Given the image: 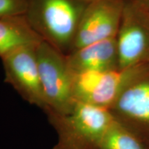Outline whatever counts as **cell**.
Instances as JSON below:
<instances>
[{"instance_id":"cell-3","label":"cell","mask_w":149,"mask_h":149,"mask_svg":"<svg viewBox=\"0 0 149 149\" xmlns=\"http://www.w3.org/2000/svg\"><path fill=\"white\" fill-rule=\"evenodd\" d=\"M37 57L46 104L44 111L68 114L76 101L74 74L67 63L66 55L43 40L37 46Z\"/></svg>"},{"instance_id":"cell-8","label":"cell","mask_w":149,"mask_h":149,"mask_svg":"<svg viewBox=\"0 0 149 149\" xmlns=\"http://www.w3.org/2000/svg\"><path fill=\"white\" fill-rule=\"evenodd\" d=\"M148 73L130 84L110 109L115 120L149 141Z\"/></svg>"},{"instance_id":"cell-14","label":"cell","mask_w":149,"mask_h":149,"mask_svg":"<svg viewBox=\"0 0 149 149\" xmlns=\"http://www.w3.org/2000/svg\"><path fill=\"white\" fill-rule=\"evenodd\" d=\"M81 1H84V2H86V3H90V2H92V1H95V0H81Z\"/></svg>"},{"instance_id":"cell-1","label":"cell","mask_w":149,"mask_h":149,"mask_svg":"<svg viewBox=\"0 0 149 149\" xmlns=\"http://www.w3.org/2000/svg\"><path fill=\"white\" fill-rule=\"evenodd\" d=\"M87 4L81 0H27L24 15L43 40L67 55Z\"/></svg>"},{"instance_id":"cell-4","label":"cell","mask_w":149,"mask_h":149,"mask_svg":"<svg viewBox=\"0 0 149 149\" xmlns=\"http://www.w3.org/2000/svg\"><path fill=\"white\" fill-rule=\"evenodd\" d=\"M148 71L149 64H144L125 69L74 74V100L110 109L128 86Z\"/></svg>"},{"instance_id":"cell-10","label":"cell","mask_w":149,"mask_h":149,"mask_svg":"<svg viewBox=\"0 0 149 149\" xmlns=\"http://www.w3.org/2000/svg\"><path fill=\"white\" fill-rule=\"evenodd\" d=\"M43 41L30 26L24 15L0 19V57L29 45L38 44Z\"/></svg>"},{"instance_id":"cell-6","label":"cell","mask_w":149,"mask_h":149,"mask_svg":"<svg viewBox=\"0 0 149 149\" xmlns=\"http://www.w3.org/2000/svg\"><path fill=\"white\" fill-rule=\"evenodd\" d=\"M38 44L19 48L1 60L5 82L12 86L24 100L44 111L46 104L37 57Z\"/></svg>"},{"instance_id":"cell-13","label":"cell","mask_w":149,"mask_h":149,"mask_svg":"<svg viewBox=\"0 0 149 149\" xmlns=\"http://www.w3.org/2000/svg\"><path fill=\"white\" fill-rule=\"evenodd\" d=\"M138 8L149 14V0H129Z\"/></svg>"},{"instance_id":"cell-2","label":"cell","mask_w":149,"mask_h":149,"mask_svg":"<svg viewBox=\"0 0 149 149\" xmlns=\"http://www.w3.org/2000/svg\"><path fill=\"white\" fill-rule=\"evenodd\" d=\"M46 115L57 134L53 149H97L115 120L109 109L80 102L66 115Z\"/></svg>"},{"instance_id":"cell-7","label":"cell","mask_w":149,"mask_h":149,"mask_svg":"<svg viewBox=\"0 0 149 149\" xmlns=\"http://www.w3.org/2000/svg\"><path fill=\"white\" fill-rule=\"evenodd\" d=\"M125 2L126 0H95L88 3L80 20L71 51L116 37Z\"/></svg>"},{"instance_id":"cell-15","label":"cell","mask_w":149,"mask_h":149,"mask_svg":"<svg viewBox=\"0 0 149 149\" xmlns=\"http://www.w3.org/2000/svg\"><path fill=\"white\" fill-rule=\"evenodd\" d=\"M148 15H149V14H148Z\"/></svg>"},{"instance_id":"cell-12","label":"cell","mask_w":149,"mask_h":149,"mask_svg":"<svg viewBox=\"0 0 149 149\" xmlns=\"http://www.w3.org/2000/svg\"><path fill=\"white\" fill-rule=\"evenodd\" d=\"M27 0H0V19L24 15Z\"/></svg>"},{"instance_id":"cell-9","label":"cell","mask_w":149,"mask_h":149,"mask_svg":"<svg viewBox=\"0 0 149 149\" xmlns=\"http://www.w3.org/2000/svg\"><path fill=\"white\" fill-rule=\"evenodd\" d=\"M66 55L74 74L120 69L116 37L88 44Z\"/></svg>"},{"instance_id":"cell-5","label":"cell","mask_w":149,"mask_h":149,"mask_svg":"<svg viewBox=\"0 0 149 149\" xmlns=\"http://www.w3.org/2000/svg\"><path fill=\"white\" fill-rule=\"evenodd\" d=\"M116 39L120 69L149 64V15L129 0Z\"/></svg>"},{"instance_id":"cell-11","label":"cell","mask_w":149,"mask_h":149,"mask_svg":"<svg viewBox=\"0 0 149 149\" xmlns=\"http://www.w3.org/2000/svg\"><path fill=\"white\" fill-rule=\"evenodd\" d=\"M97 149H149L148 141L115 120Z\"/></svg>"}]
</instances>
